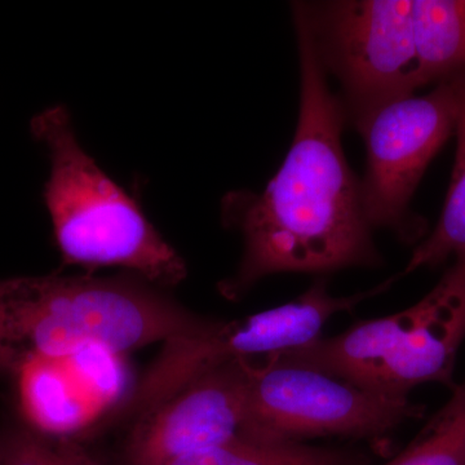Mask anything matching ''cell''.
Segmentation results:
<instances>
[{"instance_id": "1", "label": "cell", "mask_w": 465, "mask_h": 465, "mask_svg": "<svg viewBox=\"0 0 465 465\" xmlns=\"http://www.w3.org/2000/svg\"><path fill=\"white\" fill-rule=\"evenodd\" d=\"M292 18L302 82L298 125L282 167L264 191L231 192L223 200V223L240 231L244 244L237 273L219 284L228 300H240L268 275L384 264L363 213L361 183L342 148L347 115L293 9Z\"/></svg>"}, {"instance_id": "2", "label": "cell", "mask_w": 465, "mask_h": 465, "mask_svg": "<svg viewBox=\"0 0 465 465\" xmlns=\"http://www.w3.org/2000/svg\"><path fill=\"white\" fill-rule=\"evenodd\" d=\"M146 283L54 274L0 280V367L16 375L35 361L91 347L124 354L213 322Z\"/></svg>"}, {"instance_id": "3", "label": "cell", "mask_w": 465, "mask_h": 465, "mask_svg": "<svg viewBox=\"0 0 465 465\" xmlns=\"http://www.w3.org/2000/svg\"><path fill=\"white\" fill-rule=\"evenodd\" d=\"M30 130L50 155L43 197L64 264L124 268L159 287L185 280L188 269L180 253L79 145L65 106L43 110Z\"/></svg>"}, {"instance_id": "4", "label": "cell", "mask_w": 465, "mask_h": 465, "mask_svg": "<svg viewBox=\"0 0 465 465\" xmlns=\"http://www.w3.org/2000/svg\"><path fill=\"white\" fill-rule=\"evenodd\" d=\"M465 341V256L412 307L361 321L347 331L277 354L344 379L363 390L405 399L415 387L440 382L454 390Z\"/></svg>"}, {"instance_id": "5", "label": "cell", "mask_w": 465, "mask_h": 465, "mask_svg": "<svg viewBox=\"0 0 465 465\" xmlns=\"http://www.w3.org/2000/svg\"><path fill=\"white\" fill-rule=\"evenodd\" d=\"M326 74L354 128L387 104L427 85L416 45L412 0L295 2Z\"/></svg>"}, {"instance_id": "6", "label": "cell", "mask_w": 465, "mask_h": 465, "mask_svg": "<svg viewBox=\"0 0 465 465\" xmlns=\"http://www.w3.org/2000/svg\"><path fill=\"white\" fill-rule=\"evenodd\" d=\"M423 412L409 397L384 396L272 356L259 363L249 361L242 439L277 445L320 437L378 440Z\"/></svg>"}, {"instance_id": "7", "label": "cell", "mask_w": 465, "mask_h": 465, "mask_svg": "<svg viewBox=\"0 0 465 465\" xmlns=\"http://www.w3.org/2000/svg\"><path fill=\"white\" fill-rule=\"evenodd\" d=\"M394 282L396 278H391L366 292L339 298L329 292L326 280L320 277L286 304L240 320H213L202 331L171 339L134 388L128 410L139 418L198 376L229 361L268 358L311 344L321 338L330 318L381 295Z\"/></svg>"}, {"instance_id": "8", "label": "cell", "mask_w": 465, "mask_h": 465, "mask_svg": "<svg viewBox=\"0 0 465 465\" xmlns=\"http://www.w3.org/2000/svg\"><path fill=\"white\" fill-rule=\"evenodd\" d=\"M458 82L439 84L423 96L403 97L372 113L356 130L366 145L361 200L370 226L409 242L419 235L410 202L428 164L455 133Z\"/></svg>"}, {"instance_id": "9", "label": "cell", "mask_w": 465, "mask_h": 465, "mask_svg": "<svg viewBox=\"0 0 465 465\" xmlns=\"http://www.w3.org/2000/svg\"><path fill=\"white\" fill-rule=\"evenodd\" d=\"M249 361L208 370L137 418L125 445V465H170L242 439Z\"/></svg>"}, {"instance_id": "10", "label": "cell", "mask_w": 465, "mask_h": 465, "mask_svg": "<svg viewBox=\"0 0 465 465\" xmlns=\"http://www.w3.org/2000/svg\"><path fill=\"white\" fill-rule=\"evenodd\" d=\"M17 376L21 409L34 433L73 440L124 400L127 370L122 354L91 347L35 361Z\"/></svg>"}, {"instance_id": "11", "label": "cell", "mask_w": 465, "mask_h": 465, "mask_svg": "<svg viewBox=\"0 0 465 465\" xmlns=\"http://www.w3.org/2000/svg\"><path fill=\"white\" fill-rule=\"evenodd\" d=\"M416 45L425 84L465 79V0H415Z\"/></svg>"}, {"instance_id": "12", "label": "cell", "mask_w": 465, "mask_h": 465, "mask_svg": "<svg viewBox=\"0 0 465 465\" xmlns=\"http://www.w3.org/2000/svg\"><path fill=\"white\" fill-rule=\"evenodd\" d=\"M365 451L307 443H262L237 439L170 465H371Z\"/></svg>"}, {"instance_id": "13", "label": "cell", "mask_w": 465, "mask_h": 465, "mask_svg": "<svg viewBox=\"0 0 465 465\" xmlns=\"http://www.w3.org/2000/svg\"><path fill=\"white\" fill-rule=\"evenodd\" d=\"M458 82L459 105L455 134L457 154L442 215L434 231L412 252L403 274L434 268L450 258L465 256V79Z\"/></svg>"}, {"instance_id": "14", "label": "cell", "mask_w": 465, "mask_h": 465, "mask_svg": "<svg viewBox=\"0 0 465 465\" xmlns=\"http://www.w3.org/2000/svg\"><path fill=\"white\" fill-rule=\"evenodd\" d=\"M382 465H465V381L420 436Z\"/></svg>"}, {"instance_id": "15", "label": "cell", "mask_w": 465, "mask_h": 465, "mask_svg": "<svg viewBox=\"0 0 465 465\" xmlns=\"http://www.w3.org/2000/svg\"><path fill=\"white\" fill-rule=\"evenodd\" d=\"M5 443L3 465H69L57 442L36 433H23Z\"/></svg>"}, {"instance_id": "16", "label": "cell", "mask_w": 465, "mask_h": 465, "mask_svg": "<svg viewBox=\"0 0 465 465\" xmlns=\"http://www.w3.org/2000/svg\"><path fill=\"white\" fill-rule=\"evenodd\" d=\"M56 442L58 448L65 455L69 465H101L94 458H91L88 452L82 449V446L78 445L74 440H57Z\"/></svg>"}, {"instance_id": "17", "label": "cell", "mask_w": 465, "mask_h": 465, "mask_svg": "<svg viewBox=\"0 0 465 465\" xmlns=\"http://www.w3.org/2000/svg\"><path fill=\"white\" fill-rule=\"evenodd\" d=\"M3 459H5V443L0 442V465H3Z\"/></svg>"}]
</instances>
